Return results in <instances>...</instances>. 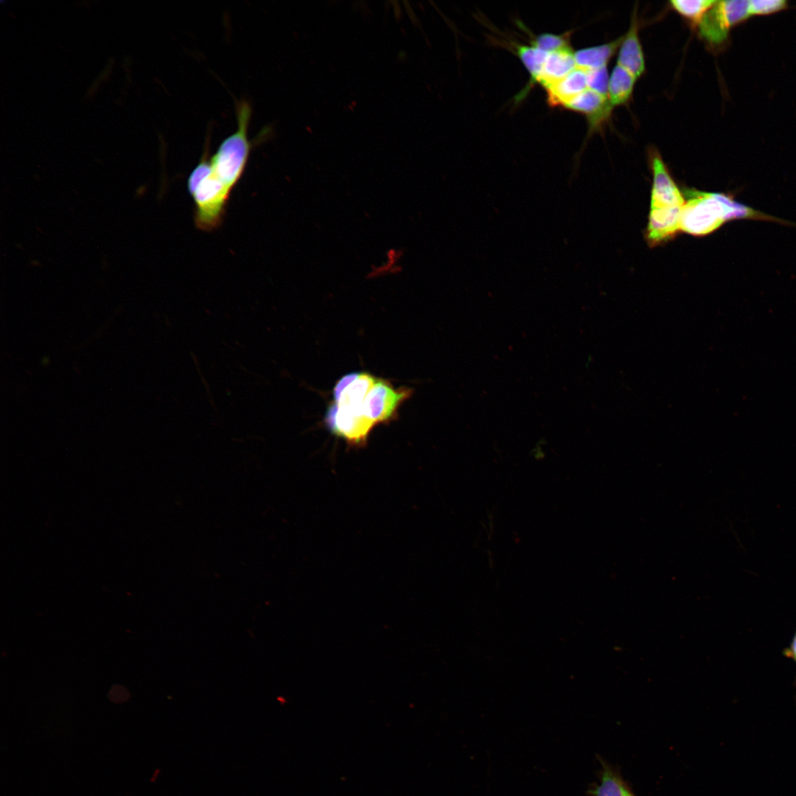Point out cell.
<instances>
[{
  "label": "cell",
  "mask_w": 796,
  "mask_h": 796,
  "mask_svg": "<svg viewBox=\"0 0 796 796\" xmlns=\"http://www.w3.org/2000/svg\"><path fill=\"white\" fill-rule=\"evenodd\" d=\"M376 168L370 154L356 158L355 196L333 212L315 238L306 231L283 265L292 334L302 345L316 346L332 335L346 287L369 250L377 222L371 206Z\"/></svg>",
  "instance_id": "6da1fadb"
},
{
  "label": "cell",
  "mask_w": 796,
  "mask_h": 796,
  "mask_svg": "<svg viewBox=\"0 0 796 796\" xmlns=\"http://www.w3.org/2000/svg\"><path fill=\"white\" fill-rule=\"evenodd\" d=\"M617 590V584H594L585 574L566 568L548 595L544 618L563 637L583 633L593 627L598 610Z\"/></svg>",
  "instance_id": "7a4b0ae2"
},
{
  "label": "cell",
  "mask_w": 796,
  "mask_h": 796,
  "mask_svg": "<svg viewBox=\"0 0 796 796\" xmlns=\"http://www.w3.org/2000/svg\"><path fill=\"white\" fill-rule=\"evenodd\" d=\"M488 633L503 653L531 669L546 668L563 638L543 616L498 607L490 619Z\"/></svg>",
  "instance_id": "3957f363"
},
{
  "label": "cell",
  "mask_w": 796,
  "mask_h": 796,
  "mask_svg": "<svg viewBox=\"0 0 796 796\" xmlns=\"http://www.w3.org/2000/svg\"><path fill=\"white\" fill-rule=\"evenodd\" d=\"M565 567L548 558L536 559L533 567L516 583L507 599L506 609L544 616V606Z\"/></svg>",
  "instance_id": "277c9868"
},
{
  "label": "cell",
  "mask_w": 796,
  "mask_h": 796,
  "mask_svg": "<svg viewBox=\"0 0 796 796\" xmlns=\"http://www.w3.org/2000/svg\"><path fill=\"white\" fill-rule=\"evenodd\" d=\"M536 559H525L512 566L500 583V596L504 603L516 583L533 567Z\"/></svg>",
  "instance_id": "5b68a950"
},
{
  "label": "cell",
  "mask_w": 796,
  "mask_h": 796,
  "mask_svg": "<svg viewBox=\"0 0 796 796\" xmlns=\"http://www.w3.org/2000/svg\"><path fill=\"white\" fill-rule=\"evenodd\" d=\"M776 80L785 97L796 112V70L778 69Z\"/></svg>",
  "instance_id": "8992f818"
}]
</instances>
